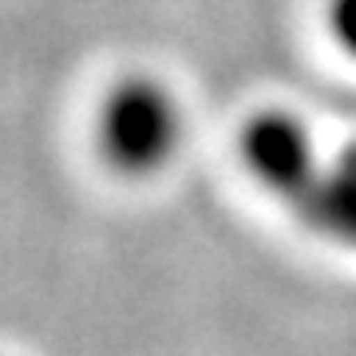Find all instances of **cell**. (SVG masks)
Returning a JSON list of instances; mask_svg holds the SVG:
<instances>
[{
  "label": "cell",
  "instance_id": "cell-4",
  "mask_svg": "<svg viewBox=\"0 0 356 356\" xmlns=\"http://www.w3.org/2000/svg\"><path fill=\"white\" fill-rule=\"evenodd\" d=\"M329 24H332L337 44L356 60V0H332L329 4Z\"/></svg>",
  "mask_w": 356,
  "mask_h": 356
},
{
  "label": "cell",
  "instance_id": "cell-2",
  "mask_svg": "<svg viewBox=\"0 0 356 356\" xmlns=\"http://www.w3.org/2000/svg\"><path fill=\"white\" fill-rule=\"evenodd\" d=\"M242 159L250 175L277 194L305 226H313L325 186V163L313 154L309 131L285 111H261L242 131Z\"/></svg>",
  "mask_w": 356,
  "mask_h": 356
},
{
  "label": "cell",
  "instance_id": "cell-1",
  "mask_svg": "<svg viewBox=\"0 0 356 356\" xmlns=\"http://www.w3.org/2000/svg\"><path fill=\"white\" fill-rule=\"evenodd\" d=\"M99 147L123 175H151L178 147V107L154 79H123L99 115Z\"/></svg>",
  "mask_w": 356,
  "mask_h": 356
},
{
  "label": "cell",
  "instance_id": "cell-3",
  "mask_svg": "<svg viewBox=\"0 0 356 356\" xmlns=\"http://www.w3.org/2000/svg\"><path fill=\"white\" fill-rule=\"evenodd\" d=\"M309 229L356 245V143L341 147L337 159L325 166L321 206H317V218H313Z\"/></svg>",
  "mask_w": 356,
  "mask_h": 356
}]
</instances>
